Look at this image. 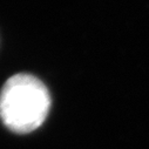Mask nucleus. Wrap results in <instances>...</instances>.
Returning <instances> with one entry per match:
<instances>
[{
  "mask_svg": "<svg viewBox=\"0 0 149 149\" xmlns=\"http://www.w3.org/2000/svg\"><path fill=\"white\" fill-rule=\"evenodd\" d=\"M51 104L46 85L32 74L19 73L0 91V120L13 133L28 134L45 122Z\"/></svg>",
  "mask_w": 149,
  "mask_h": 149,
  "instance_id": "f257e3e1",
  "label": "nucleus"
}]
</instances>
